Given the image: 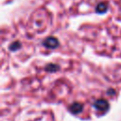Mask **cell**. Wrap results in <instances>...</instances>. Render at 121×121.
Masks as SVG:
<instances>
[{
	"instance_id": "7a4b0ae2",
	"label": "cell",
	"mask_w": 121,
	"mask_h": 121,
	"mask_svg": "<svg viewBox=\"0 0 121 121\" xmlns=\"http://www.w3.org/2000/svg\"><path fill=\"white\" fill-rule=\"evenodd\" d=\"M43 43H44V45H45L46 47H48V48H54V47H56V46L58 45V41H57V39H55V38L49 37V38H47V39L43 42Z\"/></svg>"
},
{
	"instance_id": "3957f363",
	"label": "cell",
	"mask_w": 121,
	"mask_h": 121,
	"mask_svg": "<svg viewBox=\"0 0 121 121\" xmlns=\"http://www.w3.org/2000/svg\"><path fill=\"white\" fill-rule=\"evenodd\" d=\"M81 110H82V106L79 103H74L70 107V112L73 113H78L81 112Z\"/></svg>"
},
{
	"instance_id": "277c9868",
	"label": "cell",
	"mask_w": 121,
	"mask_h": 121,
	"mask_svg": "<svg viewBox=\"0 0 121 121\" xmlns=\"http://www.w3.org/2000/svg\"><path fill=\"white\" fill-rule=\"evenodd\" d=\"M97 10H98L99 12H103V11H105V10H106V5H104V4H100V5H98V6H97Z\"/></svg>"
},
{
	"instance_id": "5b68a950",
	"label": "cell",
	"mask_w": 121,
	"mask_h": 121,
	"mask_svg": "<svg viewBox=\"0 0 121 121\" xmlns=\"http://www.w3.org/2000/svg\"><path fill=\"white\" fill-rule=\"evenodd\" d=\"M18 47H19V43H12L11 46H10V48L13 49V50H14V49H17Z\"/></svg>"
},
{
	"instance_id": "6da1fadb",
	"label": "cell",
	"mask_w": 121,
	"mask_h": 121,
	"mask_svg": "<svg viewBox=\"0 0 121 121\" xmlns=\"http://www.w3.org/2000/svg\"><path fill=\"white\" fill-rule=\"evenodd\" d=\"M94 106L98 110V111H101V112H105L108 110L109 108V103L105 100V99H98L95 102Z\"/></svg>"
}]
</instances>
